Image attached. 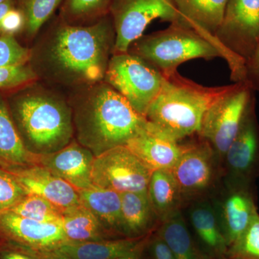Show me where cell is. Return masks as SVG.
Returning <instances> with one entry per match:
<instances>
[{"label":"cell","mask_w":259,"mask_h":259,"mask_svg":"<svg viewBox=\"0 0 259 259\" xmlns=\"http://www.w3.org/2000/svg\"><path fill=\"white\" fill-rule=\"evenodd\" d=\"M116 34L110 13L89 25L59 19L31 49L29 64L35 73L66 86L90 87L105 79L115 52Z\"/></svg>","instance_id":"6da1fadb"},{"label":"cell","mask_w":259,"mask_h":259,"mask_svg":"<svg viewBox=\"0 0 259 259\" xmlns=\"http://www.w3.org/2000/svg\"><path fill=\"white\" fill-rule=\"evenodd\" d=\"M83 92L71 104L75 140L95 156L125 146L147 121L105 81Z\"/></svg>","instance_id":"7a4b0ae2"},{"label":"cell","mask_w":259,"mask_h":259,"mask_svg":"<svg viewBox=\"0 0 259 259\" xmlns=\"http://www.w3.org/2000/svg\"><path fill=\"white\" fill-rule=\"evenodd\" d=\"M24 144L37 156L56 152L74 139L71 105L35 82L5 94Z\"/></svg>","instance_id":"3957f363"},{"label":"cell","mask_w":259,"mask_h":259,"mask_svg":"<svg viewBox=\"0 0 259 259\" xmlns=\"http://www.w3.org/2000/svg\"><path fill=\"white\" fill-rule=\"evenodd\" d=\"M231 85L207 88L181 76H164L146 118L167 136L180 141L199 134L205 112Z\"/></svg>","instance_id":"277c9868"},{"label":"cell","mask_w":259,"mask_h":259,"mask_svg":"<svg viewBox=\"0 0 259 259\" xmlns=\"http://www.w3.org/2000/svg\"><path fill=\"white\" fill-rule=\"evenodd\" d=\"M127 52L147 61L163 76L174 74L179 66L192 59H223L215 42L179 22L165 30L143 35L131 44Z\"/></svg>","instance_id":"5b68a950"},{"label":"cell","mask_w":259,"mask_h":259,"mask_svg":"<svg viewBox=\"0 0 259 259\" xmlns=\"http://www.w3.org/2000/svg\"><path fill=\"white\" fill-rule=\"evenodd\" d=\"M214 40L229 66L231 79L244 82L245 61L259 42V0H228Z\"/></svg>","instance_id":"8992f818"},{"label":"cell","mask_w":259,"mask_h":259,"mask_svg":"<svg viewBox=\"0 0 259 259\" xmlns=\"http://www.w3.org/2000/svg\"><path fill=\"white\" fill-rule=\"evenodd\" d=\"M164 76L139 56L114 53L107 66L104 81L124 97L133 108L146 117V112L157 97Z\"/></svg>","instance_id":"52a82bcc"},{"label":"cell","mask_w":259,"mask_h":259,"mask_svg":"<svg viewBox=\"0 0 259 259\" xmlns=\"http://www.w3.org/2000/svg\"><path fill=\"white\" fill-rule=\"evenodd\" d=\"M254 96L255 92L246 83H233L204 113L198 135L218 157L224 158Z\"/></svg>","instance_id":"ba28073f"},{"label":"cell","mask_w":259,"mask_h":259,"mask_svg":"<svg viewBox=\"0 0 259 259\" xmlns=\"http://www.w3.org/2000/svg\"><path fill=\"white\" fill-rule=\"evenodd\" d=\"M110 14L116 34L114 53L127 52L155 19L171 23L181 21L174 0H111Z\"/></svg>","instance_id":"9c48e42d"},{"label":"cell","mask_w":259,"mask_h":259,"mask_svg":"<svg viewBox=\"0 0 259 259\" xmlns=\"http://www.w3.org/2000/svg\"><path fill=\"white\" fill-rule=\"evenodd\" d=\"M151 174L127 146H117L95 156L92 182L120 194L148 192Z\"/></svg>","instance_id":"30bf717a"},{"label":"cell","mask_w":259,"mask_h":259,"mask_svg":"<svg viewBox=\"0 0 259 259\" xmlns=\"http://www.w3.org/2000/svg\"><path fill=\"white\" fill-rule=\"evenodd\" d=\"M215 157L212 148L202 139L184 144L182 154L170 170L183 200L203 193L212 185Z\"/></svg>","instance_id":"8fae6325"},{"label":"cell","mask_w":259,"mask_h":259,"mask_svg":"<svg viewBox=\"0 0 259 259\" xmlns=\"http://www.w3.org/2000/svg\"><path fill=\"white\" fill-rule=\"evenodd\" d=\"M0 238L40 253H50L68 243L58 223H41L10 212H0Z\"/></svg>","instance_id":"7c38bea8"},{"label":"cell","mask_w":259,"mask_h":259,"mask_svg":"<svg viewBox=\"0 0 259 259\" xmlns=\"http://www.w3.org/2000/svg\"><path fill=\"white\" fill-rule=\"evenodd\" d=\"M253 97L240 128L224 156L231 181L250 183L259 161V128Z\"/></svg>","instance_id":"4fadbf2b"},{"label":"cell","mask_w":259,"mask_h":259,"mask_svg":"<svg viewBox=\"0 0 259 259\" xmlns=\"http://www.w3.org/2000/svg\"><path fill=\"white\" fill-rule=\"evenodd\" d=\"M5 171L16 179L27 193L47 199L63 214L81 204L76 189L39 165Z\"/></svg>","instance_id":"5bb4252c"},{"label":"cell","mask_w":259,"mask_h":259,"mask_svg":"<svg viewBox=\"0 0 259 259\" xmlns=\"http://www.w3.org/2000/svg\"><path fill=\"white\" fill-rule=\"evenodd\" d=\"M249 185L231 181L227 193L214 205L228 247L243 235L258 211Z\"/></svg>","instance_id":"9a60e30c"},{"label":"cell","mask_w":259,"mask_h":259,"mask_svg":"<svg viewBox=\"0 0 259 259\" xmlns=\"http://www.w3.org/2000/svg\"><path fill=\"white\" fill-rule=\"evenodd\" d=\"M95 158L90 150L74 139L56 152L38 156L37 165L80 191L93 186L92 171Z\"/></svg>","instance_id":"2e32d148"},{"label":"cell","mask_w":259,"mask_h":259,"mask_svg":"<svg viewBox=\"0 0 259 259\" xmlns=\"http://www.w3.org/2000/svg\"><path fill=\"white\" fill-rule=\"evenodd\" d=\"M151 170L170 171L184 150V144L146 121L125 145Z\"/></svg>","instance_id":"e0dca14e"},{"label":"cell","mask_w":259,"mask_h":259,"mask_svg":"<svg viewBox=\"0 0 259 259\" xmlns=\"http://www.w3.org/2000/svg\"><path fill=\"white\" fill-rule=\"evenodd\" d=\"M37 157L24 144L5 95L0 93V168L12 170L34 166L37 165Z\"/></svg>","instance_id":"ac0fdd59"},{"label":"cell","mask_w":259,"mask_h":259,"mask_svg":"<svg viewBox=\"0 0 259 259\" xmlns=\"http://www.w3.org/2000/svg\"><path fill=\"white\" fill-rule=\"evenodd\" d=\"M189 215L197 243L204 253L213 259L226 257L228 246L214 205L207 201L196 202Z\"/></svg>","instance_id":"d6986e66"},{"label":"cell","mask_w":259,"mask_h":259,"mask_svg":"<svg viewBox=\"0 0 259 259\" xmlns=\"http://www.w3.org/2000/svg\"><path fill=\"white\" fill-rule=\"evenodd\" d=\"M174 3L180 15V23L215 42L214 35L222 23L228 0H174Z\"/></svg>","instance_id":"ffe728a7"},{"label":"cell","mask_w":259,"mask_h":259,"mask_svg":"<svg viewBox=\"0 0 259 259\" xmlns=\"http://www.w3.org/2000/svg\"><path fill=\"white\" fill-rule=\"evenodd\" d=\"M121 220L125 238H141L156 231V213L148 192L121 193Z\"/></svg>","instance_id":"44dd1931"},{"label":"cell","mask_w":259,"mask_h":259,"mask_svg":"<svg viewBox=\"0 0 259 259\" xmlns=\"http://www.w3.org/2000/svg\"><path fill=\"white\" fill-rule=\"evenodd\" d=\"M80 202L116 238H125L121 220V196L115 191L91 186L78 191Z\"/></svg>","instance_id":"7402d4cb"},{"label":"cell","mask_w":259,"mask_h":259,"mask_svg":"<svg viewBox=\"0 0 259 259\" xmlns=\"http://www.w3.org/2000/svg\"><path fill=\"white\" fill-rule=\"evenodd\" d=\"M144 238H121L82 243L68 242L54 251L76 259H115L131 253Z\"/></svg>","instance_id":"603a6c76"},{"label":"cell","mask_w":259,"mask_h":259,"mask_svg":"<svg viewBox=\"0 0 259 259\" xmlns=\"http://www.w3.org/2000/svg\"><path fill=\"white\" fill-rule=\"evenodd\" d=\"M156 232L170 247L177 259H212L192 237L180 210L161 222Z\"/></svg>","instance_id":"cb8c5ba5"},{"label":"cell","mask_w":259,"mask_h":259,"mask_svg":"<svg viewBox=\"0 0 259 259\" xmlns=\"http://www.w3.org/2000/svg\"><path fill=\"white\" fill-rule=\"evenodd\" d=\"M148 194L153 210L160 222L180 210L183 199L171 171H153L148 187Z\"/></svg>","instance_id":"d4e9b609"},{"label":"cell","mask_w":259,"mask_h":259,"mask_svg":"<svg viewBox=\"0 0 259 259\" xmlns=\"http://www.w3.org/2000/svg\"><path fill=\"white\" fill-rule=\"evenodd\" d=\"M61 226L69 243L116 239L82 204L64 213Z\"/></svg>","instance_id":"484cf974"},{"label":"cell","mask_w":259,"mask_h":259,"mask_svg":"<svg viewBox=\"0 0 259 259\" xmlns=\"http://www.w3.org/2000/svg\"><path fill=\"white\" fill-rule=\"evenodd\" d=\"M15 5L23 14V32L27 39L37 35L64 0H15Z\"/></svg>","instance_id":"4316f807"},{"label":"cell","mask_w":259,"mask_h":259,"mask_svg":"<svg viewBox=\"0 0 259 259\" xmlns=\"http://www.w3.org/2000/svg\"><path fill=\"white\" fill-rule=\"evenodd\" d=\"M111 0H64L61 18L70 24L93 23L110 13Z\"/></svg>","instance_id":"83f0119b"},{"label":"cell","mask_w":259,"mask_h":259,"mask_svg":"<svg viewBox=\"0 0 259 259\" xmlns=\"http://www.w3.org/2000/svg\"><path fill=\"white\" fill-rule=\"evenodd\" d=\"M22 217L41 223L60 224L63 213L47 199L35 194H28L9 209Z\"/></svg>","instance_id":"f1b7e54d"},{"label":"cell","mask_w":259,"mask_h":259,"mask_svg":"<svg viewBox=\"0 0 259 259\" xmlns=\"http://www.w3.org/2000/svg\"><path fill=\"white\" fill-rule=\"evenodd\" d=\"M228 259H259V213L255 212L243 235L228 247Z\"/></svg>","instance_id":"f546056e"},{"label":"cell","mask_w":259,"mask_h":259,"mask_svg":"<svg viewBox=\"0 0 259 259\" xmlns=\"http://www.w3.org/2000/svg\"><path fill=\"white\" fill-rule=\"evenodd\" d=\"M31 49L23 47L15 35H0V68L29 64Z\"/></svg>","instance_id":"4dcf8cb0"},{"label":"cell","mask_w":259,"mask_h":259,"mask_svg":"<svg viewBox=\"0 0 259 259\" xmlns=\"http://www.w3.org/2000/svg\"><path fill=\"white\" fill-rule=\"evenodd\" d=\"M37 79L30 64L0 68V93H10L35 82Z\"/></svg>","instance_id":"1f68e13d"},{"label":"cell","mask_w":259,"mask_h":259,"mask_svg":"<svg viewBox=\"0 0 259 259\" xmlns=\"http://www.w3.org/2000/svg\"><path fill=\"white\" fill-rule=\"evenodd\" d=\"M27 194L11 174L0 168V212L9 210Z\"/></svg>","instance_id":"d6a6232c"},{"label":"cell","mask_w":259,"mask_h":259,"mask_svg":"<svg viewBox=\"0 0 259 259\" xmlns=\"http://www.w3.org/2000/svg\"><path fill=\"white\" fill-rule=\"evenodd\" d=\"M0 259H45L40 253L0 238Z\"/></svg>","instance_id":"836d02e7"},{"label":"cell","mask_w":259,"mask_h":259,"mask_svg":"<svg viewBox=\"0 0 259 259\" xmlns=\"http://www.w3.org/2000/svg\"><path fill=\"white\" fill-rule=\"evenodd\" d=\"M144 259H177L170 247L156 231L148 238Z\"/></svg>","instance_id":"e575fe53"},{"label":"cell","mask_w":259,"mask_h":259,"mask_svg":"<svg viewBox=\"0 0 259 259\" xmlns=\"http://www.w3.org/2000/svg\"><path fill=\"white\" fill-rule=\"evenodd\" d=\"M25 27V18L22 12L17 8L10 9L3 17L1 23L2 34L16 35L23 32Z\"/></svg>","instance_id":"d590c367"},{"label":"cell","mask_w":259,"mask_h":259,"mask_svg":"<svg viewBox=\"0 0 259 259\" xmlns=\"http://www.w3.org/2000/svg\"><path fill=\"white\" fill-rule=\"evenodd\" d=\"M254 92L259 93V42L249 59L245 63V79Z\"/></svg>","instance_id":"8d00e7d4"},{"label":"cell","mask_w":259,"mask_h":259,"mask_svg":"<svg viewBox=\"0 0 259 259\" xmlns=\"http://www.w3.org/2000/svg\"><path fill=\"white\" fill-rule=\"evenodd\" d=\"M153 232L149 233L147 236H145L143 241L141 242V243H140L139 245H138L137 248H136L134 250H133L131 253L115 259H144L145 248H146V243H147L148 238H149L150 236L152 234Z\"/></svg>","instance_id":"74e56055"},{"label":"cell","mask_w":259,"mask_h":259,"mask_svg":"<svg viewBox=\"0 0 259 259\" xmlns=\"http://www.w3.org/2000/svg\"><path fill=\"white\" fill-rule=\"evenodd\" d=\"M14 7H15V0H5L3 3H0V35H3L1 30V23L3 17Z\"/></svg>","instance_id":"f35d334b"},{"label":"cell","mask_w":259,"mask_h":259,"mask_svg":"<svg viewBox=\"0 0 259 259\" xmlns=\"http://www.w3.org/2000/svg\"><path fill=\"white\" fill-rule=\"evenodd\" d=\"M45 259H76L67 256V255L61 254L57 252L53 251L50 253H45Z\"/></svg>","instance_id":"ab89813d"},{"label":"cell","mask_w":259,"mask_h":259,"mask_svg":"<svg viewBox=\"0 0 259 259\" xmlns=\"http://www.w3.org/2000/svg\"><path fill=\"white\" fill-rule=\"evenodd\" d=\"M5 0H0V3H3V2H5Z\"/></svg>","instance_id":"60d3db41"},{"label":"cell","mask_w":259,"mask_h":259,"mask_svg":"<svg viewBox=\"0 0 259 259\" xmlns=\"http://www.w3.org/2000/svg\"><path fill=\"white\" fill-rule=\"evenodd\" d=\"M213 259V258H212ZM215 259H228L226 258V257H224V258H215Z\"/></svg>","instance_id":"b9f144b4"}]
</instances>
